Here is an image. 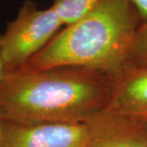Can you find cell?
<instances>
[{
	"label": "cell",
	"mask_w": 147,
	"mask_h": 147,
	"mask_svg": "<svg viewBox=\"0 0 147 147\" xmlns=\"http://www.w3.org/2000/svg\"><path fill=\"white\" fill-rule=\"evenodd\" d=\"M113 79L79 66L7 72L0 81V121L85 123L109 105Z\"/></svg>",
	"instance_id": "cell-1"
},
{
	"label": "cell",
	"mask_w": 147,
	"mask_h": 147,
	"mask_svg": "<svg viewBox=\"0 0 147 147\" xmlns=\"http://www.w3.org/2000/svg\"><path fill=\"white\" fill-rule=\"evenodd\" d=\"M137 18L129 0H100L88 15L65 26L22 68L79 66L114 79L130 65Z\"/></svg>",
	"instance_id": "cell-2"
},
{
	"label": "cell",
	"mask_w": 147,
	"mask_h": 147,
	"mask_svg": "<svg viewBox=\"0 0 147 147\" xmlns=\"http://www.w3.org/2000/svg\"><path fill=\"white\" fill-rule=\"evenodd\" d=\"M63 26L51 6L39 9L33 0L23 2L18 14L2 34L0 55L7 72L16 70L41 52Z\"/></svg>",
	"instance_id": "cell-3"
},
{
	"label": "cell",
	"mask_w": 147,
	"mask_h": 147,
	"mask_svg": "<svg viewBox=\"0 0 147 147\" xmlns=\"http://www.w3.org/2000/svg\"><path fill=\"white\" fill-rule=\"evenodd\" d=\"M85 123L16 124L0 121V147H88Z\"/></svg>",
	"instance_id": "cell-4"
},
{
	"label": "cell",
	"mask_w": 147,
	"mask_h": 147,
	"mask_svg": "<svg viewBox=\"0 0 147 147\" xmlns=\"http://www.w3.org/2000/svg\"><path fill=\"white\" fill-rule=\"evenodd\" d=\"M85 124L88 147H147V121L105 110Z\"/></svg>",
	"instance_id": "cell-5"
},
{
	"label": "cell",
	"mask_w": 147,
	"mask_h": 147,
	"mask_svg": "<svg viewBox=\"0 0 147 147\" xmlns=\"http://www.w3.org/2000/svg\"><path fill=\"white\" fill-rule=\"evenodd\" d=\"M108 111L147 121V66L130 65L113 79Z\"/></svg>",
	"instance_id": "cell-6"
},
{
	"label": "cell",
	"mask_w": 147,
	"mask_h": 147,
	"mask_svg": "<svg viewBox=\"0 0 147 147\" xmlns=\"http://www.w3.org/2000/svg\"><path fill=\"white\" fill-rule=\"evenodd\" d=\"M100 0H53L52 7L62 22L69 26L88 15Z\"/></svg>",
	"instance_id": "cell-7"
},
{
	"label": "cell",
	"mask_w": 147,
	"mask_h": 147,
	"mask_svg": "<svg viewBox=\"0 0 147 147\" xmlns=\"http://www.w3.org/2000/svg\"><path fill=\"white\" fill-rule=\"evenodd\" d=\"M130 65L147 66V24L137 30L130 54Z\"/></svg>",
	"instance_id": "cell-8"
},
{
	"label": "cell",
	"mask_w": 147,
	"mask_h": 147,
	"mask_svg": "<svg viewBox=\"0 0 147 147\" xmlns=\"http://www.w3.org/2000/svg\"><path fill=\"white\" fill-rule=\"evenodd\" d=\"M137 11L139 18L144 21V24H147V0H129Z\"/></svg>",
	"instance_id": "cell-9"
},
{
	"label": "cell",
	"mask_w": 147,
	"mask_h": 147,
	"mask_svg": "<svg viewBox=\"0 0 147 147\" xmlns=\"http://www.w3.org/2000/svg\"><path fill=\"white\" fill-rule=\"evenodd\" d=\"M1 41H2V34H0V45H1ZM6 73H7V70H6L5 65L3 64V59H2L1 55H0V81L5 76Z\"/></svg>",
	"instance_id": "cell-10"
}]
</instances>
